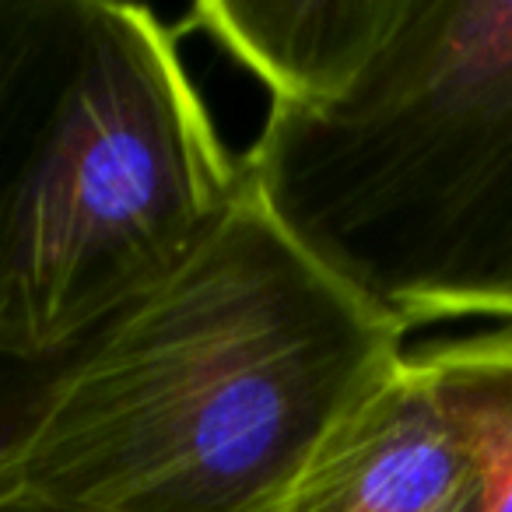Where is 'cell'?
Masks as SVG:
<instances>
[{"instance_id": "obj_3", "label": "cell", "mask_w": 512, "mask_h": 512, "mask_svg": "<svg viewBox=\"0 0 512 512\" xmlns=\"http://www.w3.org/2000/svg\"><path fill=\"white\" fill-rule=\"evenodd\" d=\"M242 193L172 32L137 4L81 0L60 92L0 200V362L64 365Z\"/></svg>"}, {"instance_id": "obj_7", "label": "cell", "mask_w": 512, "mask_h": 512, "mask_svg": "<svg viewBox=\"0 0 512 512\" xmlns=\"http://www.w3.org/2000/svg\"><path fill=\"white\" fill-rule=\"evenodd\" d=\"M453 425L474 477V512H512V327L407 351Z\"/></svg>"}, {"instance_id": "obj_4", "label": "cell", "mask_w": 512, "mask_h": 512, "mask_svg": "<svg viewBox=\"0 0 512 512\" xmlns=\"http://www.w3.org/2000/svg\"><path fill=\"white\" fill-rule=\"evenodd\" d=\"M467 484V453L404 358L274 512H439Z\"/></svg>"}, {"instance_id": "obj_1", "label": "cell", "mask_w": 512, "mask_h": 512, "mask_svg": "<svg viewBox=\"0 0 512 512\" xmlns=\"http://www.w3.org/2000/svg\"><path fill=\"white\" fill-rule=\"evenodd\" d=\"M404 358V330L246 183L176 274L60 365L0 488L92 512H274Z\"/></svg>"}, {"instance_id": "obj_5", "label": "cell", "mask_w": 512, "mask_h": 512, "mask_svg": "<svg viewBox=\"0 0 512 512\" xmlns=\"http://www.w3.org/2000/svg\"><path fill=\"white\" fill-rule=\"evenodd\" d=\"M400 0H207L190 22L228 50L271 102L323 106L369 67Z\"/></svg>"}, {"instance_id": "obj_8", "label": "cell", "mask_w": 512, "mask_h": 512, "mask_svg": "<svg viewBox=\"0 0 512 512\" xmlns=\"http://www.w3.org/2000/svg\"><path fill=\"white\" fill-rule=\"evenodd\" d=\"M0 512H92L85 505L60 502L29 488H0Z\"/></svg>"}, {"instance_id": "obj_6", "label": "cell", "mask_w": 512, "mask_h": 512, "mask_svg": "<svg viewBox=\"0 0 512 512\" xmlns=\"http://www.w3.org/2000/svg\"><path fill=\"white\" fill-rule=\"evenodd\" d=\"M78 15L81 0H0V200L60 92ZM57 369L0 362V453L32 418Z\"/></svg>"}, {"instance_id": "obj_9", "label": "cell", "mask_w": 512, "mask_h": 512, "mask_svg": "<svg viewBox=\"0 0 512 512\" xmlns=\"http://www.w3.org/2000/svg\"><path fill=\"white\" fill-rule=\"evenodd\" d=\"M439 512H474V477H470L467 488H463L460 495H456L449 505H442Z\"/></svg>"}, {"instance_id": "obj_2", "label": "cell", "mask_w": 512, "mask_h": 512, "mask_svg": "<svg viewBox=\"0 0 512 512\" xmlns=\"http://www.w3.org/2000/svg\"><path fill=\"white\" fill-rule=\"evenodd\" d=\"M242 169L316 264L404 334L512 327V0H400L348 92L267 102Z\"/></svg>"}]
</instances>
